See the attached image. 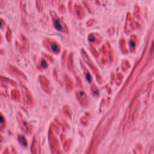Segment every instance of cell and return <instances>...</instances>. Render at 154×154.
<instances>
[{
    "mask_svg": "<svg viewBox=\"0 0 154 154\" xmlns=\"http://www.w3.org/2000/svg\"><path fill=\"white\" fill-rule=\"evenodd\" d=\"M8 70L10 73H11L12 75L23 79V80H27V76L26 75L21 71L19 68L14 66L12 64H9L8 66Z\"/></svg>",
    "mask_w": 154,
    "mask_h": 154,
    "instance_id": "cell-7",
    "label": "cell"
},
{
    "mask_svg": "<svg viewBox=\"0 0 154 154\" xmlns=\"http://www.w3.org/2000/svg\"><path fill=\"white\" fill-rule=\"evenodd\" d=\"M100 52L102 53V59H101V63L103 65H105L107 62H108V49H107V47L106 45L105 44H103L102 47L100 49Z\"/></svg>",
    "mask_w": 154,
    "mask_h": 154,
    "instance_id": "cell-15",
    "label": "cell"
},
{
    "mask_svg": "<svg viewBox=\"0 0 154 154\" xmlns=\"http://www.w3.org/2000/svg\"><path fill=\"white\" fill-rule=\"evenodd\" d=\"M106 47L108 49V56L109 58V64H112V63L114 61V52H113V49L112 48L111 45V44L109 43V42H106Z\"/></svg>",
    "mask_w": 154,
    "mask_h": 154,
    "instance_id": "cell-17",
    "label": "cell"
},
{
    "mask_svg": "<svg viewBox=\"0 0 154 154\" xmlns=\"http://www.w3.org/2000/svg\"><path fill=\"white\" fill-rule=\"evenodd\" d=\"M134 18L135 19V26H136L138 29H141V10L138 5L136 4L134 6Z\"/></svg>",
    "mask_w": 154,
    "mask_h": 154,
    "instance_id": "cell-8",
    "label": "cell"
},
{
    "mask_svg": "<svg viewBox=\"0 0 154 154\" xmlns=\"http://www.w3.org/2000/svg\"><path fill=\"white\" fill-rule=\"evenodd\" d=\"M67 67L69 72L71 73H75V66H74V57H73V53L71 52L67 57Z\"/></svg>",
    "mask_w": 154,
    "mask_h": 154,
    "instance_id": "cell-13",
    "label": "cell"
},
{
    "mask_svg": "<svg viewBox=\"0 0 154 154\" xmlns=\"http://www.w3.org/2000/svg\"><path fill=\"white\" fill-rule=\"evenodd\" d=\"M50 15L52 20V23L54 28L58 31L64 33H69V28L66 23L64 22V20L60 18L57 13L54 11H50Z\"/></svg>",
    "mask_w": 154,
    "mask_h": 154,
    "instance_id": "cell-2",
    "label": "cell"
},
{
    "mask_svg": "<svg viewBox=\"0 0 154 154\" xmlns=\"http://www.w3.org/2000/svg\"><path fill=\"white\" fill-rule=\"evenodd\" d=\"M21 42L16 40L15 45L17 51L21 54H26L29 50V43L28 38L24 34H21L20 36Z\"/></svg>",
    "mask_w": 154,
    "mask_h": 154,
    "instance_id": "cell-4",
    "label": "cell"
},
{
    "mask_svg": "<svg viewBox=\"0 0 154 154\" xmlns=\"http://www.w3.org/2000/svg\"><path fill=\"white\" fill-rule=\"evenodd\" d=\"M111 79L112 81H115V79H116V74H115L114 72H112V73H111Z\"/></svg>",
    "mask_w": 154,
    "mask_h": 154,
    "instance_id": "cell-37",
    "label": "cell"
},
{
    "mask_svg": "<svg viewBox=\"0 0 154 154\" xmlns=\"http://www.w3.org/2000/svg\"><path fill=\"white\" fill-rule=\"evenodd\" d=\"M90 48L91 52L92 53V54L93 55V56H94V57L97 60H99V53L97 52V51L96 50V48L93 46V45L90 44Z\"/></svg>",
    "mask_w": 154,
    "mask_h": 154,
    "instance_id": "cell-22",
    "label": "cell"
},
{
    "mask_svg": "<svg viewBox=\"0 0 154 154\" xmlns=\"http://www.w3.org/2000/svg\"><path fill=\"white\" fill-rule=\"evenodd\" d=\"M119 46L122 52L124 54H128L129 53V50L126 46V42L124 38H122L119 41Z\"/></svg>",
    "mask_w": 154,
    "mask_h": 154,
    "instance_id": "cell-18",
    "label": "cell"
},
{
    "mask_svg": "<svg viewBox=\"0 0 154 154\" xmlns=\"http://www.w3.org/2000/svg\"><path fill=\"white\" fill-rule=\"evenodd\" d=\"M45 48L50 52L57 55L61 52V48L60 45L54 40L49 38H45L43 42Z\"/></svg>",
    "mask_w": 154,
    "mask_h": 154,
    "instance_id": "cell-3",
    "label": "cell"
},
{
    "mask_svg": "<svg viewBox=\"0 0 154 154\" xmlns=\"http://www.w3.org/2000/svg\"><path fill=\"white\" fill-rule=\"evenodd\" d=\"M2 2H3V0H0V6L1 5V4H2Z\"/></svg>",
    "mask_w": 154,
    "mask_h": 154,
    "instance_id": "cell-39",
    "label": "cell"
},
{
    "mask_svg": "<svg viewBox=\"0 0 154 154\" xmlns=\"http://www.w3.org/2000/svg\"><path fill=\"white\" fill-rule=\"evenodd\" d=\"M153 40L151 42V45H150V48L149 50V53L148 55H147V57L144 61V63L143 65L141 66V69L138 72V76H140L143 72L146 69V68L149 66L150 63L152 61L153 58Z\"/></svg>",
    "mask_w": 154,
    "mask_h": 154,
    "instance_id": "cell-5",
    "label": "cell"
},
{
    "mask_svg": "<svg viewBox=\"0 0 154 154\" xmlns=\"http://www.w3.org/2000/svg\"><path fill=\"white\" fill-rule=\"evenodd\" d=\"M58 10H59L60 13H65V12L66 11L65 5L64 4H61L58 7Z\"/></svg>",
    "mask_w": 154,
    "mask_h": 154,
    "instance_id": "cell-31",
    "label": "cell"
},
{
    "mask_svg": "<svg viewBox=\"0 0 154 154\" xmlns=\"http://www.w3.org/2000/svg\"><path fill=\"white\" fill-rule=\"evenodd\" d=\"M131 67V63H129V61L128 60H124L121 64V68L123 72H126Z\"/></svg>",
    "mask_w": 154,
    "mask_h": 154,
    "instance_id": "cell-20",
    "label": "cell"
},
{
    "mask_svg": "<svg viewBox=\"0 0 154 154\" xmlns=\"http://www.w3.org/2000/svg\"><path fill=\"white\" fill-rule=\"evenodd\" d=\"M2 37H1V34H0V43L2 42Z\"/></svg>",
    "mask_w": 154,
    "mask_h": 154,
    "instance_id": "cell-38",
    "label": "cell"
},
{
    "mask_svg": "<svg viewBox=\"0 0 154 154\" xmlns=\"http://www.w3.org/2000/svg\"><path fill=\"white\" fill-rule=\"evenodd\" d=\"M69 11H70V13H72V1H69Z\"/></svg>",
    "mask_w": 154,
    "mask_h": 154,
    "instance_id": "cell-36",
    "label": "cell"
},
{
    "mask_svg": "<svg viewBox=\"0 0 154 154\" xmlns=\"http://www.w3.org/2000/svg\"><path fill=\"white\" fill-rule=\"evenodd\" d=\"M48 67V64L46 60H45V58H42L39 65L37 66V69L41 71L42 69H46Z\"/></svg>",
    "mask_w": 154,
    "mask_h": 154,
    "instance_id": "cell-21",
    "label": "cell"
},
{
    "mask_svg": "<svg viewBox=\"0 0 154 154\" xmlns=\"http://www.w3.org/2000/svg\"><path fill=\"white\" fill-rule=\"evenodd\" d=\"M64 81L66 84V87L67 89H72L73 87V81L70 79V78L66 74L64 75Z\"/></svg>",
    "mask_w": 154,
    "mask_h": 154,
    "instance_id": "cell-19",
    "label": "cell"
},
{
    "mask_svg": "<svg viewBox=\"0 0 154 154\" xmlns=\"http://www.w3.org/2000/svg\"><path fill=\"white\" fill-rule=\"evenodd\" d=\"M135 26L134 25V22L133 21V19L132 15L130 12H128L126 13L125 23L124 25V31L126 34H129L132 32L134 30H135Z\"/></svg>",
    "mask_w": 154,
    "mask_h": 154,
    "instance_id": "cell-6",
    "label": "cell"
},
{
    "mask_svg": "<svg viewBox=\"0 0 154 154\" xmlns=\"http://www.w3.org/2000/svg\"><path fill=\"white\" fill-rule=\"evenodd\" d=\"M81 55L84 61L87 64L94 75L97 82L99 83H102V76L100 72L84 48L81 49Z\"/></svg>",
    "mask_w": 154,
    "mask_h": 154,
    "instance_id": "cell-1",
    "label": "cell"
},
{
    "mask_svg": "<svg viewBox=\"0 0 154 154\" xmlns=\"http://www.w3.org/2000/svg\"><path fill=\"white\" fill-rule=\"evenodd\" d=\"M75 77H76V79L77 82H78V85H79V86H81V84H82V81H81V78H80L79 76H75Z\"/></svg>",
    "mask_w": 154,
    "mask_h": 154,
    "instance_id": "cell-35",
    "label": "cell"
},
{
    "mask_svg": "<svg viewBox=\"0 0 154 154\" xmlns=\"http://www.w3.org/2000/svg\"><path fill=\"white\" fill-rule=\"evenodd\" d=\"M0 81H1V82H7L10 83V84H11L13 85H16V82L6 77V76H1V75H0Z\"/></svg>",
    "mask_w": 154,
    "mask_h": 154,
    "instance_id": "cell-25",
    "label": "cell"
},
{
    "mask_svg": "<svg viewBox=\"0 0 154 154\" xmlns=\"http://www.w3.org/2000/svg\"><path fill=\"white\" fill-rule=\"evenodd\" d=\"M80 65H81V69H82V70L84 72V74L85 75V77L86 79L87 80V81L88 82H91V81H92V76L90 75V72L88 71V70L87 69L86 66L84 65V64L81 61H80Z\"/></svg>",
    "mask_w": 154,
    "mask_h": 154,
    "instance_id": "cell-16",
    "label": "cell"
},
{
    "mask_svg": "<svg viewBox=\"0 0 154 154\" xmlns=\"http://www.w3.org/2000/svg\"><path fill=\"white\" fill-rule=\"evenodd\" d=\"M138 44V38L136 35L132 34L129 40V46L130 49V52L132 53H135Z\"/></svg>",
    "mask_w": 154,
    "mask_h": 154,
    "instance_id": "cell-12",
    "label": "cell"
},
{
    "mask_svg": "<svg viewBox=\"0 0 154 154\" xmlns=\"http://www.w3.org/2000/svg\"><path fill=\"white\" fill-rule=\"evenodd\" d=\"M20 10L22 15V20L24 26L26 25V4L24 0H21L20 2Z\"/></svg>",
    "mask_w": 154,
    "mask_h": 154,
    "instance_id": "cell-14",
    "label": "cell"
},
{
    "mask_svg": "<svg viewBox=\"0 0 154 154\" xmlns=\"http://www.w3.org/2000/svg\"><path fill=\"white\" fill-rule=\"evenodd\" d=\"M57 0H51V1L52 2H55V1H57Z\"/></svg>",
    "mask_w": 154,
    "mask_h": 154,
    "instance_id": "cell-40",
    "label": "cell"
},
{
    "mask_svg": "<svg viewBox=\"0 0 154 154\" xmlns=\"http://www.w3.org/2000/svg\"><path fill=\"white\" fill-rule=\"evenodd\" d=\"M38 80H39V82H40L42 88L45 91L49 92L51 90V84H50L49 79L46 78V76L45 75H41L38 76Z\"/></svg>",
    "mask_w": 154,
    "mask_h": 154,
    "instance_id": "cell-11",
    "label": "cell"
},
{
    "mask_svg": "<svg viewBox=\"0 0 154 154\" xmlns=\"http://www.w3.org/2000/svg\"><path fill=\"white\" fill-rule=\"evenodd\" d=\"M91 89H92V90L94 91V94H97L99 93V91H98V90H97V88L94 85H93V86H92V87H91Z\"/></svg>",
    "mask_w": 154,
    "mask_h": 154,
    "instance_id": "cell-33",
    "label": "cell"
},
{
    "mask_svg": "<svg viewBox=\"0 0 154 154\" xmlns=\"http://www.w3.org/2000/svg\"><path fill=\"white\" fill-rule=\"evenodd\" d=\"M5 37L8 42H11L12 39V31L10 27H7V31L5 33Z\"/></svg>",
    "mask_w": 154,
    "mask_h": 154,
    "instance_id": "cell-26",
    "label": "cell"
},
{
    "mask_svg": "<svg viewBox=\"0 0 154 154\" xmlns=\"http://www.w3.org/2000/svg\"><path fill=\"white\" fill-rule=\"evenodd\" d=\"M35 6L37 11L39 13H42L43 10V6L42 0H35Z\"/></svg>",
    "mask_w": 154,
    "mask_h": 154,
    "instance_id": "cell-24",
    "label": "cell"
},
{
    "mask_svg": "<svg viewBox=\"0 0 154 154\" xmlns=\"http://www.w3.org/2000/svg\"><path fill=\"white\" fill-rule=\"evenodd\" d=\"M42 54L43 56L48 61H49V62H51V63H52L54 62V58H53L52 56H51V55H48V54L45 53V52H42Z\"/></svg>",
    "mask_w": 154,
    "mask_h": 154,
    "instance_id": "cell-27",
    "label": "cell"
},
{
    "mask_svg": "<svg viewBox=\"0 0 154 154\" xmlns=\"http://www.w3.org/2000/svg\"><path fill=\"white\" fill-rule=\"evenodd\" d=\"M88 40L90 43H91V45L94 44L97 45L102 42V38L99 34L96 32H91L88 35Z\"/></svg>",
    "mask_w": 154,
    "mask_h": 154,
    "instance_id": "cell-9",
    "label": "cell"
},
{
    "mask_svg": "<svg viewBox=\"0 0 154 154\" xmlns=\"http://www.w3.org/2000/svg\"><path fill=\"white\" fill-rule=\"evenodd\" d=\"M5 25V20L2 19V18H0V28H2L4 27V26Z\"/></svg>",
    "mask_w": 154,
    "mask_h": 154,
    "instance_id": "cell-34",
    "label": "cell"
},
{
    "mask_svg": "<svg viewBox=\"0 0 154 154\" xmlns=\"http://www.w3.org/2000/svg\"><path fill=\"white\" fill-rule=\"evenodd\" d=\"M123 78V75L122 73H120V72H118L117 73V84H119L120 83H121L122 79Z\"/></svg>",
    "mask_w": 154,
    "mask_h": 154,
    "instance_id": "cell-29",
    "label": "cell"
},
{
    "mask_svg": "<svg viewBox=\"0 0 154 154\" xmlns=\"http://www.w3.org/2000/svg\"><path fill=\"white\" fill-rule=\"evenodd\" d=\"M67 53L66 50H64L61 56V64L62 67L64 68L66 66V63L67 62Z\"/></svg>",
    "mask_w": 154,
    "mask_h": 154,
    "instance_id": "cell-23",
    "label": "cell"
},
{
    "mask_svg": "<svg viewBox=\"0 0 154 154\" xmlns=\"http://www.w3.org/2000/svg\"><path fill=\"white\" fill-rule=\"evenodd\" d=\"M95 22H96L95 19L91 18V19H88V20L87 21V22H86V25H87V27H90V26H91L92 25H93L95 23Z\"/></svg>",
    "mask_w": 154,
    "mask_h": 154,
    "instance_id": "cell-28",
    "label": "cell"
},
{
    "mask_svg": "<svg viewBox=\"0 0 154 154\" xmlns=\"http://www.w3.org/2000/svg\"><path fill=\"white\" fill-rule=\"evenodd\" d=\"M73 10H74V13L76 15V17L78 19L81 20L84 18L85 16V13L81 4L78 3L75 4L74 5Z\"/></svg>",
    "mask_w": 154,
    "mask_h": 154,
    "instance_id": "cell-10",
    "label": "cell"
},
{
    "mask_svg": "<svg viewBox=\"0 0 154 154\" xmlns=\"http://www.w3.org/2000/svg\"><path fill=\"white\" fill-rule=\"evenodd\" d=\"M108 33L109 35H112L114 33H115V28L114 26L109 28V29L108 30Z\"/></svg>",
    "mask_w": 154,
    "mask_h": 154,
    "instance_id": "cell-32",
    "label": "cell"
},
{
    "mask_svg": "<svg viewBox=\"0 0 154 154\" xmlns=\"http://www.w3.org/2000/svg\"><path fill=\"white\" fill-rule=\"evenodd\" d=\"M82 2H83V4H84V7H85L87 10L88 11V12L90 13H91V12H92L91 11V7H90V5L88 4V3L87 2H86V1H83Z\"/></svg>",
    "mask_w": 154,
    "mask_h": 154,
    "instance_id": "cell-30",
    "label": "cell"
}]
</instances>
